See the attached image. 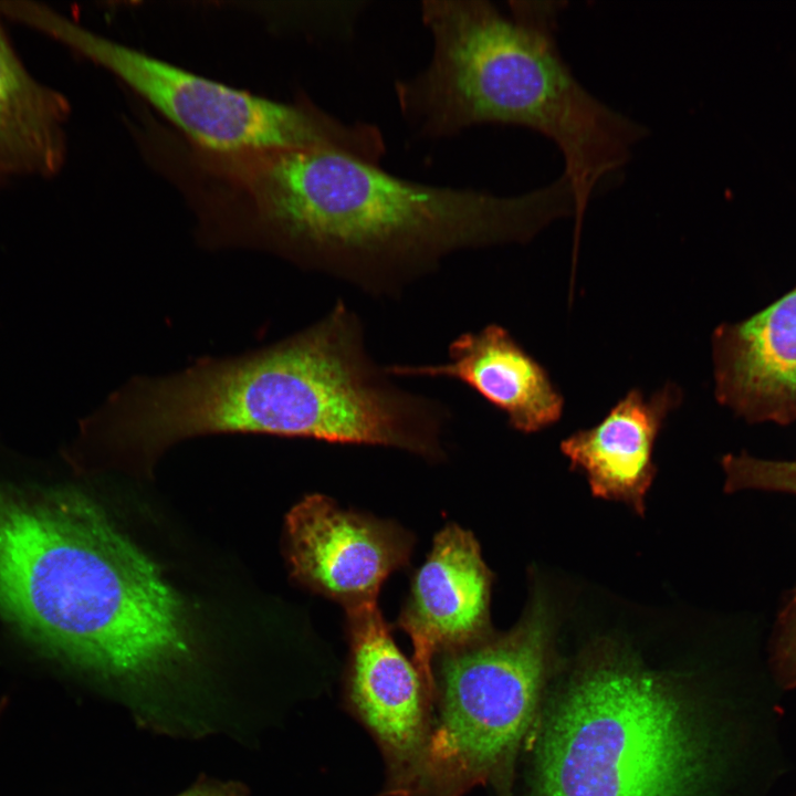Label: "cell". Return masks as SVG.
Listing matches in <instances>:
<instances>
[{
  "instance_id": "17",
  "label": "cell",
  "mask_w": 796,
  "mask_h": 796,
  "mask_svg": "<svg viewBox=\"0 0 796 796\" xmlns=\"http://www.w3.org/2000/svg\"><path fill=\"white\" fill-rule=\"evenodd\" d=\"M176 796H249V789L238 781H221L202 775Z\"/></svg>"
},
{
  "instance_id": "3",
  "label": "cell",
  "mask_w": 796,
  "mask_h": 796,
  "mask_svg": "<svg viewBox=\"0 0 796 796\" xmlns=\"http://www.w3.org/2000/svg\"><path fill=\"white\" fill-rule=\"evenodd\" d=\"M562 2L423 0L432 41L423 70L394 91L416 137L443 139L481 125L526 127L562 153L576 224L605 181L625 168L645 126L594 96L563 59L555 27Z\"/></svg>"
},
{
  "instance_id": "9",
  "label": "cell",
  "mask_w": 796,
  "mask_h": 796,
  "mask_svg": "<svg viewBox=\"0 0 796 796\" xmlns=\"http://www.w3.org/2000/svg\"><path fill=\"white\" fill-rule=\"evenodd\" d=\"M492 575L474 536L458 525L439 532L415 574L398 626L410 637L428 699H436L433 658L490 635Z\"/></svg>"
},
{
  "instance_id": "12",
  "label": "cell",
  "mask_w": 796,
  "mask_h": 796,
  "mask_svg": "<svg viewBox=\"0 0 796 796\" xmlns=\"http://www.w3.org/2000/svg\"><path fill=\"white\" fill-rule=\"evenodd\" d=\"M396 377H442L459 380L501 410L512 428L524 433L559 420L564 399L547 371L501 325L454 338L448 359L433 365H391Z\"/></svg>"
},
{
  "instance_id": "1",
  "label": "cell",
  "mask_w": 796,
  "mask_h": 796,
  "mask_svg": "<svg viewBox=\"0 0 796 796\" xmlns=\"http://www.w3.org/2000/svg\"><path fill=\"white\" fill-rule=\"evenodd\" d=\"M184 197L207 247L265 251L380 291L454 252L528 241L569 211L558 181L501 196L408 180L324 147L200 149Z\"/></svg>"
},
{
  "instance_id": "15",
  "label": "cell",
  "mask_w": 796,
  "mask_h": 796,
  "mask_svg": "<svg viewBox=\"0 0 796 796\" xmlns=\"http://www.w3.org/2000/svg\"><path fill=\"white\" fill-rule=\"evenodd\" d=\"M725 490H760L796 495V461L766 460L748 453L727 454L722 459Z\"/></svg>"
},
{
  "instance_id": "2",
  "label": "cell",
  "mask_w": 796,
  "mask_h": 796,
  "mask_svg": "<svg viewBox=\"0 0 796 796\" xmlns=\"http://www.w3.org/2000/svg\"><path fill=\"white\" fill-rule=\"evenodd\" d=\"M0 616L149 730L189 735L222 704L182 595L78 490L0 486Z\"/></svg>"
},
{
  "instance_id": "7",
  "label": "cell",
  "mask_w": 796,
  "mask_h": 796,
  "mask_svg": "<svg viewBox=\"0 0 796 796\" xmlns=\"http://www.w3.org/2000/svg\"><path fill=\"white\" fill-rule=\"evenodd\" d=\"M12 18L114 74L198 146L324 147L370 161L384 154L378 126L344 122L305 95L284 103L226 86L100 35L40 2H18Z\"/></svg>"
},
{
  "instance_id": "4",
  "label": "cell",
  "mask_w": 796,
  "mask_h": 796,
  "mask_svg": "<svg viewBox=\"0 0 796 796\" xmlns=\"http://www.w3.org/2000/svg\"><path fill=\"white\" fill-rule=\"evenodd\" d=\"M368 354L360 321L338 302L320 321L266 347L202 357L165 375L155 418L170 442L263 433L441 454L446 408L389 380Z\"/></svg>"
},
{
  "instance_id": "16",
  "label": "cell",
  "mask_w": 796,
  "mask_h": 796,
  "mask_svg": "<svg viewBox=\"0 0 796 796\" xmlns=\"http://www.w3.org/2000/svg\"><path fill=\"white\" fill-rule=\"evenodd\" d=\"M771 662L779 684L796 688V589L778 614Z\"/></svg>"
},
{
  "instance_id": "6",
  "label": "cell",
  "mask_w": 796,
  "mask_h": 796,
  "mask_svg": "<svg viewBox=\"0 0 796 796\" xmlns=\"http://www.w3.org/2000/svg\"><path fill=\"white\" fill-rule=\"evenodd\" d=\"M549 640L538 600L509 632L440 653L423 748L378 796H465L486 784L505 793L537 710Z\"/></svg>"
},
{
  "instance_id": "8",
  "label": "cell",
  "mask_w": 796,
  "mask_h": 796,
  "mask_svg": "<svg viewBox=\"0 0 796 796\" xmlns=\"http://www.w3.org/2000/svg\"><path fill=\"white\" fill-rule=\"evenodd\" d=\"M412 543L395 523L342 510L321 494L304 498L285 520L293 577L346 610L377 603L386 578L407 565Z\"/></svg>"
},
{
  "instance_id": "5",
  "label": "cell",
  "mask_w": 796,
  "mask_h": 796,
  "mask_svg": "<svg viewBox=\"0 0 796 796\" xmlns=\"http://www.w3.org/2000/svg\"><path fill=\"white\" fill-rule=\"evenodd\" d=\"M703 755L689 715L635 663L593 666L567 690L538 755L537 796H696Z\"/></svg>"
},
{
  "instance_id": "13",
  "label": "cell",
  "mask_w": 796,
  "mask_h": 796,
  "mask_svg": "<svg viewBox=\"0 0 796 796\" xmlns=\"http://www.w3.org/2000/svg\"><path fill=\"white\" fill-rule=\"evenodd\" d=\"M681 400V388L673 383L650 396L633 388L597 425L564 439L561 450L572 468L586 474L594 495L622 501L642 514L656 474V439Z\"/></svg>"
},
{
  "instance_id": "10",
  "label": "cell",
  "mask_w": 796,
  "mask_h": 796,
  "mask_svg": "<svg viewBox=\"0 0 796 796\" xmlns=\"http://www.w3.org/2000/svg\"><path fill=\"white\" fill-rule=\"evenodd\" d=\"M346 614L350 703L383 752L389 783L401 777L420 755L432 705L416 666L396 646L377 603Z\"/></svg>"
},
{
  "instance_id": "14",
  "label": "cell",
  "mask_w": 796,
  "mask_h": 796,
  "mask_svg": "<svg viewBox=\"0 0 796 796\" xmlns=\"http://www.w3.org/2000/svg\"><path fill=\"white\" fill-rule=\"evenodd\" d=\"M69 115L67 100L28 71L0 20V181L57 174Z\"/></svg>"
},
{
  "instance_id": "18",
  "label": "cell",
  "mask_w": 796,
  "mask_h": 796,
  "mask_svg": "<svg viewBox=\"0 0 796 796\" xmlns=\"http://www.w3.org/2000/svg\"><path fill=\"white\" fill-rule=\"evenodd\" d=\"M0 185H1V181H0Z\"/></svg>"
},
{
  "instance_id": "11",
  "label": "cell",
  "mask_w": 796,
  "mask_h": 796,
  "mask_svg": "<svg viewBox=\"0 0 796 796\" xmlns=\"http://www.w3.org/2000/svg\"><path fill=\"white\" fill-rule=\"evenodd\" d=\"M715 396L750 421L796 419V287L712 337Z\"/></svg>"
}]
</instances>
